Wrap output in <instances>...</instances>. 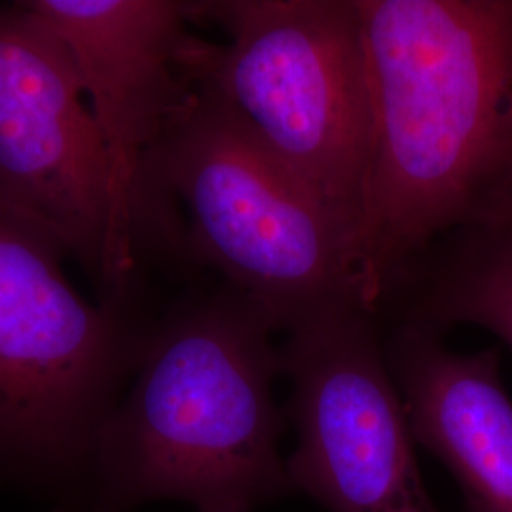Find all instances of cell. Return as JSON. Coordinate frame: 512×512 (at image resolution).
<instances>
[{
    "label": "cell",
    "mask_w": 512,
    "mask_h": 512,
    "mask_svg": "<svg viewBox=\"0 0 512 512\" xmlns=\"http://www.w3.org/2000/svg\"><path fill=\"white\" fill-rule=\"evenodd\" d=\"M372 143L355 264L374 311L437 239L512 198V0H355Z\"/></svg>",
    "instance_id": "1"
},
{
    "label": "cell",
    "mask_w": 512,
    "mask_h": 512,
    "mask_svg": "<svg viewBox=\"0 0 512 512\" xmlns=\"http://www.w3.org/2000/svg\"><path fill=\"white\" fill-rule=\"evenodd\" d=\"M275 332L222 283L158 315L95 440L92 495L73 512H129L158 499L256 512L296 494L279 454Z\"/></svg>",
    "instance_id": "2"
},
{
    "label": "cell",
    "mask_w": 512,
    "mask_h": 512,
    "mask_svg": "<svg viewBox=\"0 0 512 512\" xmlns=\"http://www.w3.org/2000/svg\"><path fill=\"white\" fill-rule=\"evenodd\" d=\"M145 186L148 207L175 232L177 260L213 272L277 332L365 308L351 228L256 145L196 71L148 156Z\"/></svg>",
    "instance_id": "3"
},
{
    "label": "cell",
    "mask_w": 512,
    "mask_h": 512,
    "mask_svg": "<svg viewBox=\"0 0 512 512\" xmlns=\"http://www.w3.org/2000/svg\"><path fill=\"white\" fill-rule=\"evenodd\" d=\"M190 10L196 23H213L226 38H198V80L357 239L372 143L357 2L192 0Z\"/></svg>",
    "instance_id": "4"
},
{
    "label": "cell",
    "mask_w": 512,
    "mask_h": 512,
    "mask_svg": "<svg viewBox=\"0 0 512 512\" xmlns=\"http://www.w3.org/2000/svg\"><path fill=\"white\" fill-rule=\"evenodd\" d=\"M65 260L0 205V469L19 475L90 465L156 319L84 298Z\"/></svg>",
    "instance_id": "5"
},
{
    "label": "cell",
    "mask_w": 512,
    "mask_h": 512,
    "mask_svg": "<svg viewBox=\"0 0 512 512\" xmlns=\"http://www.w3.org/2000/svg\"><path fill=\"white\" fill-rule=\"evenodd\" d=\"M0 205L76 262L101 304L143 302V262L73 59L21 2L0 6Z\"/></svg>",
    "instance_id": "6"
},
{
    "label": "cell",
    "mask_w": 512,
    "mask_h": 512,
    "mask_svg": "<svg viewBox=\"0 0 512 512\" xmlns=\"http://www.w3.org/2000/svg\"><path fill=\"white\" fill-rule=\"evenodd\" d=\"M281 374L296 450L294 492L329 512H440L421 478L416 440L385 361L376 313L344 306L285 332Z\"/></svg>",
    "instance_id": "7"
},
{
    "label": "cell",
    "mask_w": 512,
    "mask_h": 512,
    "mask_svg": "<svg viewBox=\"0 0 512 512\" xmlns=\"http://www.w3.org/2000/svg\"><path fill=\"white\" fill-rule=\"evenodd\" d=\"M73 59L109 156L112 183L145 266L152 224L145 165L194 86L190 2L23 0Z\"/></svg>",
    "instance_id": "8"
},
{
    "label": "cell",
    "mask_w": 512,
    "mask_h": 512,
    "mask_svg": "<svg viewBox=\"0 0 512 512\" xmlns=\"http://www.w3.org/2000/svg\"><path fill=\"white\" fill-rule=\"evenodd\" d=\"M382 342L412 437L454 476L467 512H512V399L499 349L459 353L439 334L385 325Z\"/></svg>",
    "instance_id": "9"
},
{
    "label": "cell",
    "mask_w": 512,
    "mask_h": 512,
    "mask_svg": "<svg viewBox=\"0 0 512 512\" xmlns=\"http://www.w3.org/2000/svg\"><path fill=\"white\" fill-rule=\"evenodd\" d=\"M376 315L385 327L439 336L478 327L512 349V198L492 219L454 230L412 258Z\"/></svg>",
    "instance_id": "10"
}]
</instances>
